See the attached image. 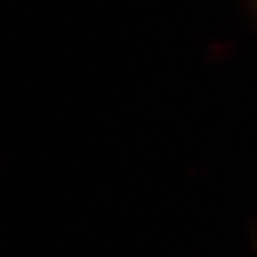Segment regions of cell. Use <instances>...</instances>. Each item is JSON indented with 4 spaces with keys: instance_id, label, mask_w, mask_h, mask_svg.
Listing matches in <instances>:
<instances>
[{
    "instance_id": "obj_1",
    "label": "cell",
    "mask_w": 257,
    "mask_h": 257,
    "mask_svg": "<svg viewBox=\"0 0 257 257\" xmlns=\"http://www.w3.org/2000/svg\"><path fill=\"white\" fill-rule=\"evenodd\" d=\"M246 4H248L250 11H252V15L255 16V20H257V0H246Z\"/></svg>"
}]
</instances>
